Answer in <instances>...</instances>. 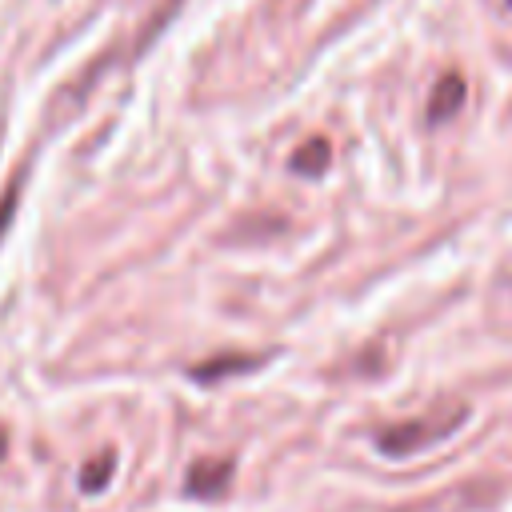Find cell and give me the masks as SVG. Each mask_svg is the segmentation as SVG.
Masks as SVG:
<instances>
[{"mask_svg":"<svg viewBox=\"0 0 512 512\" xmlns=\"http://www.w3.org/2000/svg\"><path fill=\"white\" fill-rule=\"evenodd\" d=\"M464 420H468V404L444 400V404H436V408H428V412H420L412 420L384 424L376 432V448L384 456H392V460H404V456H416V452H424L432 444H444Z\"/></svg>","mask_w":512,"mask_h":512,"instance_id":"6da1fadb","label":"cell"},{"mask_svg":"<svg viewBox=\"0 0 512 512\" xmlns=\"http://www.w3.org/2000/svg\"><path fill=\"white\" fill-rule=\"evenodd\" d=\"M232 472H236V464H232L228 456H204V460H196V464L188 468V476H184V496L216 500V496L228 492Z\"/></svg>","mask_w":512,"mask_h":512,"instance_id":"7a4b0ae2","label":"cell"},{"mask_svg":"<svg viewBox=\"0 0 512 512\" xmlns=\"http://www.w3.org/2000/svg\"><path fill=\"white\" fill-rule=\"evenodd\" d=\"M464 100H468V84L460 72H444L428 96V124H448L456 112H464Z\"/></svg>","mask_w":512,"mask_h":512,"instance_id":"3957f363","label":"cell"},{"mask_svg":"<svg viewBox=\"0 0 512 512\" xmlns=\"http://www.w3.org/2000/svg\"><path fill=\"white\" fill-rule=\"evenodd\" d=\"M264 356H252V352H224V356H212V360H200L188 368L192 380L200 384H212V380H224V376H240V372H252L260 368Z\"/></svg>","mask_w":512,"mask_h":512,"instance_id":"277c9868","label":"cell"},{"mask_svg":"<svg viewBox=\"0 0 512 512\" xmlns=\"http://www.w3.org/2000/svg\"><path fill=\"white\" fill-rule=\"evenodd\" d=\"M328 164H332V144L324 136H312L292 152V172L296 176H320Z\"/></svg>","mask_w":512,"mask_h":512,"instance_id":"5b68a950","label":"cell"},{"mask_svg":"<svg viewBox=\"0 0 512 512\" xmlns=\"http://www.w3.org/2000/svg\"><path fill=\"white\" fill-rule=\"evenodd\" d=\"M112 472H116V452L104 448L100 456H92V460L80 468V488H84V492H100V488H108Z\"/></svg>","mask_w":512,"mask_h":512,"instance_id":"8992f818","label":"cell"},{"mask_svg":"<svg viewBox=\"0 0 512 512\" xmlns=\"http://www.w3.org/2000/svg\"><path fill=\"white\" fill-rule=\"evenodd\" d=\"M16 200H20V184H12V188L4 192V200H0V236L8 232V224H12V216H16Z\"/></svg>","mask_w":512,"mask_h":512,"instance_id":"52a82bcc","label":"cell"},{"mask_svg":"<svg viewBox=\"0 0 512 512\" xmlns=\"http://www.w3.org/2000/svg\"><path fill=\"white\" fill-rule=\"evenodd\" d=\"M0 452H4V428H0Z\"/></svg>","mask_w":512,"mask_h":512,"instance_id":"ba28073f","label":"cell"},{"mask_svg":"<svg viewBox=\"0 0 512 512\" xmlns=\"http://www.w3.org/2000/svg\"><path fill=\"white\" fill-rule=\"evenodd\" d=\"M508 8H512V0H508Z\"/></svg>","mask_w":512,"mask_h":512,"instance_id":"9c48e42d","label":"cell"}]
</instances>
